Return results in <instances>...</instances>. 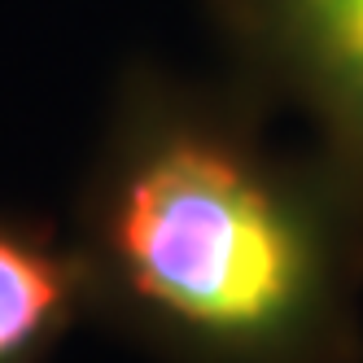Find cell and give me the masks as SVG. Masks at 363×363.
<instances>
[{"label":"cell","mask_w":363,"mask_h":363,"mask_svg":"<svg viewBox=\"0 0 363 363\" xmlns=\"http://www.w3.org/2000/svg\"><path fill=\"white\" fill-rule=\"evenodd\" d=\"M254 48L363 167V0H241Z\"/></svg>","instance_id":"2"},{"label":"cell","mask_w":363,"mask_h":363,"mask_svg":"<svg viewBox=\"0 0 363 363\" xmlns=\"http://www.w3.org/2000/svg\"><path fill=\"white\" fill-rule=\"evenodd\" d=\"M79 272L31 232L0 223V363H31L70 320Z\"/></svg>","instance_id":"3"},{"label":"cell","mask_w":363,"mask_h":363,"mask_svg":"<svg viewBox=\"0 0 363 363\" xmlns=\"http://www.w3.org/2000/svg\"><path fill=\"white\" fill-rule=\"evenodd\" d=\"M106 289L206 363H315L346 328L350 245L311 179L232 123L149 110L92 211Z\"/></svg>","instance_id":"1"}]
</instances>
